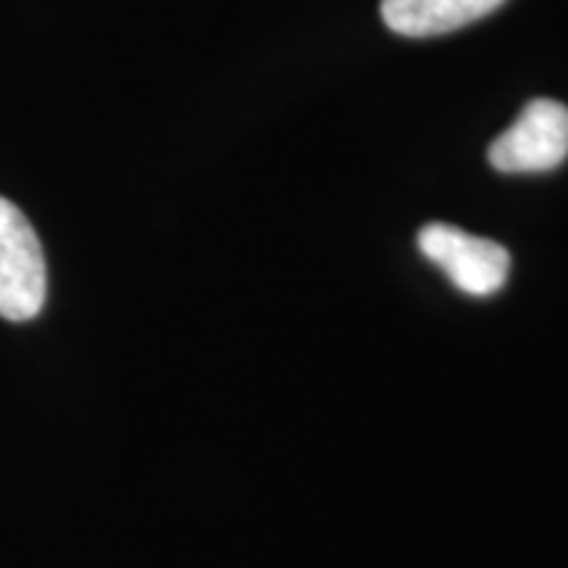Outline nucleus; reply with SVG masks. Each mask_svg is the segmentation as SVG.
<instances>
[{
	"label": "nucleus",
	"mask_w": 568,
	"mask_h": 568,
	"mask_svg": "<svg viewBox=\"0 0 568 568\" xmlns=\"http://www.w3.org/2000/svg\"><path fill=\"white\" fill-rule=\"evenodd\" d=\"M48 295V268L38 232L11 201L0 197V318L30 322Z\"/></svg>",
	"instance_id": "nucleus-1"
},
{
	"label": "nucleus",
	"mask_w": 568,
	"mask_h": 568,
	"mask_svg": "<svg viewBox=\"0 0 568 568\" xmlns=\"http://www.w3.org/2000/svg\"><path fill=\"white\" fill-rule=\"evenodd\" d=\"M418 251L466 295H495L508 282L506 247L453 224H426L418 232Z\"/></svg>",
	"instance_id": "nucleus-2"
},
{
	"label": "nucleus",
	"mask_w": 568,
	"mask_h": 568,
	"mask_svg": "<svg viewBox=\"0 0 568 568\" xmlns=\"http://www.w3.org/2000/svg\"><path fill=\"white\" fill-rule=\"evenodd\" d=\"M566 155L568 109L550 98H537L489 145L487 159L503 174H537L560 166Z\"/></svg>",
	"instance_id": "nucleus-3"
},
{
	"label": "nucleus",
	"mask_w": 568,
	"mask_h": 568,
	"mask_svg": "<svg viewBox=\"0 0 568 568\" xmlns=\"http://www.w3.org/2000/svg\"><path fill=\"white\" fill-rule=\"evenodd\" d=\"M506 0H382V19L403 38H435L471 24Z\"/></svg>",
	"instance_id": "nucleus-4"
}]
</instances>
